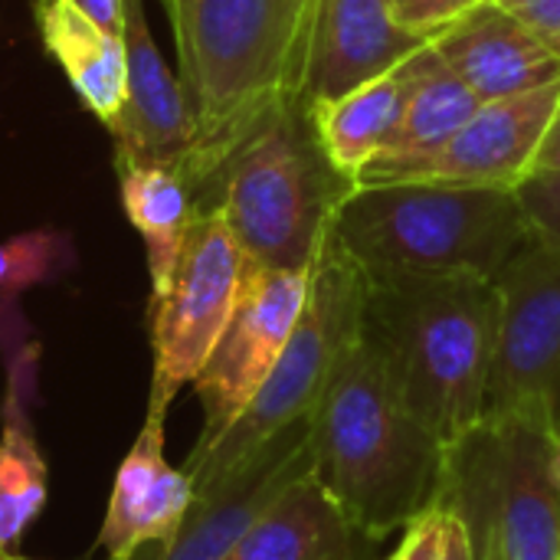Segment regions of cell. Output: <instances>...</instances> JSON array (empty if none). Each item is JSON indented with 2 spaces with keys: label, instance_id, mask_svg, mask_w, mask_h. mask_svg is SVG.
Listing matches in <instances>:
<instances>
[{
  "label": "cell",
  "instance_id": "obj_1",
  "mask_svg": "<svg viewBox=\"0 0 560 560\" xmlns=\"http://www.w3.org/2000/svg\"><path fill=\"white\" fill-rule=\"evenodd\" d=\"M312 456L315 479L377 545L436 509L446 450L404 407L368 328L341 358L312 413Z\"/></svg>",
  "mask_w": 560,
  "mask_h": 560
},
{
  "label": "cell",
  "instance_id": "obj_2",
  "mask_svg": "<svg viewBox=\"0 0 560 560\" xmlns=\"http://www.w3.org/2000/svg\"><path fill=\"white\" fill-rule=\"evenodd\" d=\"M318 0H194L177 43L194 144L177 171L197 207L230 154L302 98Z\"/></svg>",
  "mask_w": 560,
  "mask_h": 560
},
{
  "label": "cell",
  "instance_id": "obj_3",
  "mask_svg": "<svg viewBox=\"0 0 560 560\" xmlns=\"http://www.w3.org/2000/svg\"><path fill=\"white\" fill-rule=\"evenodd\" d=\"M495 312V285L482 276L368 279L364 328L381 345L404 407L443 450L486 417Z\"/></svg>",
  "mask_w": 560,
  "mask_h": 560
},
{
  "label": "cell",
  "instance_id": "obj_4",
  "mask_svg": "<svg viewBox=\"0 0 560 560\" xmlns=\"http://www.w3.org/2000/svg\"><path fill=\"white\" fill-rule=\"evenodd\" d=\"M331 233L368 279H495L535 230L518 190L381 184L354 187Z\"/></svg>",
  "mask_w": 560,
  "mask_h": 560
},
{
  "label": "cell",
  "instance_id": "obj_5",
  "mask_svg": "<svg viewBox=\"0 0 560 560\" xmlns=\"http://www.w3.org/2000/svg\"><path fill=\"white\" fill-rule=\"evenodd\" d=\"M351 190L354 180L331 164L312 108L295 98L230 154L197 213L220 210L253 266L308 272Z\"/></svg>",
  "mask_w": 560,
  "mask_h": 560
},
{
  "label": "cell",
  "instance_id": "obj_6",
  "mask_svg": "<svg viewBox=\"0 0 560 560\" xmlns=\"http://www.w3.org/2000/svg\"><path fill=\"white\" fill-rule=\"evenodd\" d=\"M558 433L532 413H486L446 450L436 509L456 515L476 558L560 560Z\"/></svg>",
  "mask_w": 560,
  "mask_h": 560
},
{
  "label": "cell",
  "instance_id": "obj_7",
  "mask_svg": "<svg viewBox=\"0 0 560 560\" xmlns=\"http://www.w3.org/2000/svg\"><path fill=\"white\" fill-rule=\"evenodd\" d=\"M364 305L368 279L331 233L312 266L305 308L272 374L246 413L210 450L187 456L184 472L190 476L194 492H207L226 482L269 440L295 423L312 420L331 374L364 328Z\"/></svg>",
  "mask_w": 560,
  "mask_h": 560
},
{
  "label": "cell",
  "instance_id": "obj_8",
  "mask_svg": "<svg viewBox=\"0 0 560 560\" xmlns=\"http://www.w3.org/2000/svg\"><path fill=\"white\" fill-rule=\"evenodd\" d=\"M249 259L220 210H200L184 236L171 285L151 299V397L148 417L164 420L180 387L194 384L226 331Z\"/></svg>",
  "mask_w": 560,
  "mask_h": 560
},
{
  "label": "cell",
  "instance_id": "obj_9",
  "mask_svg": "<svg viewBox=\"0 0 560 560\" xmlns=\"http://www.w3.org/2000/svg\"><path fill=\"white\" fill-rule=\"evenodd\" d=\"M492 285L499 312L486 413H532L560 436V243L532 233Z\"/></svg>",
  "mask_w": 560,
  "mask_h": 560
},
{
  "label": "cell",
  "instance_id": "obj_10",
  "mask_svg": "<svg viewBox=\"0 0 560 560\" xmlns=\"http://www.w3.org/2000/svg\"><path fill=\"white\" fill-rule=\"evenodd\" d=\"M308 282L312 269L279 272L249 262L240 305L207 364L194 377V394L203 407V427L187 456L210 450L246 413L299 325Z\"/></svg>",
  "mask_w": 560,
  "mask_h": 560
},
{
  "label": "cell",
  "instance_id": "obj_11",
  "mask_svg": "<svg viewBox=\"0 0 560 560\" xmlns=\"http://www.w3.org/2000/svg\"><path fill=\"white\" fill-rule=\"evenodd\" d=\"M560 102V79L482 102L479 112L430 158L400 167H371L354 177V187L381 184H446V187H499L518 190L532 174L541 138Z\"/></svg>",
  "mask_w": 560,
  "mask_h": 560
},
{
  "label": "cell",
  "instance_id": "obj_12",
  "mask_svg": "<svg viewBox=\"0 0 560 560\" xmlns=\"http://www.w3.org/2000/svg\"><path fill=\"white\" fill-rule=\"evenodd\" d=\"M312 469V420H305L269 440L226 482L194 492V505L174 538L144 545L125 560H233L240 541L262 512Z\"/></svg>",
  "mask_w": 560,
  "mask_h": 560
},
{
  "label": "cell",
  "instance_id": "obj_13",
  "mask_svg": "<svg viewBox=\"0 0 560 560\" xmlns=\"http://www.w3.org/2000/svg\"><path fill=\"white\" fill-rule=\"evenodd\" d=\"M128 98L108 125L115 164H164L180 171L194 144V115L184 82L167 69L141 0H121Z\"/></svg>",
  "mask_w": 560,
  "mask_h": 560
},
{
  "label": "cell",
  "instance_id": "obj_14",
  "mask_svg": "<svg viewBox=\"0 0 560 560\" xmlns=\"http://www.w3.org/2000/svg\"><path fill=\"white\" fill-rule=\"evenodd\" d=\"M430 39L397 20L394 0H318L302 102L322 105L404 66Z\"/></svg>",
  "mask_w": 560,
  "mask_h": 560
},
{
  "label": "cell",
  "instance_id": "obj_15",
  "mask_svg": "<svg viewBox=\"0 0 560 560\" xmlns=\"http://www.w3.org/2000/svg\"><path fill=\"white\" fill-rule=\"evenodd\" d=\"M430 46L479 102H499L560 79L558 56L495 0H482L440 26Z\"/></svg>",
  "mask_w": 560,
  "mask_h": 560
},
{
  "label": "cell",
  "instance_id": "obj_16",
  "mask_svg": "<svg viewBox=\"0 0 560 560\" xmlns=\"http://www.w3.org/2000/svg\"><path fill=\"white\" fill-rule=\"evenodd\" d=\"M190 505V476L174 469L164 456V420L144 417L138 440L115 472L108 512L98 528V548L108 560H125L144 545H161L174 538Z\"/></svg>",
  "mask_w": 560,
  "mask_h": 560
},
{
  "label": "cell",
  "instance_id": "obj_17",
  "mask_svg": "<svg viewBox=\"0 0 560 560\" xmlns=\"http://www.w3.org/2000/svg\"><path fill=\"white\" fill-rule=\"evenodd\" d=\"M371 548L381 545L361 535L308 472L262 512L233 560H354Z\"/></svg>",
  "mask_w": 560,
  "mask_h": 560
},
{
  "label": "cell",
  "instance_id": "obj_18",
  "mask_svg": "<svg viewBox=\"0 0 560 560\" xmlns=\"http://www.w3.org/2000/svg\"><path fill=\"white\" fill-rule=\"evenodd\" d=\"M7 397L0 427V551H10L46 505V459L33 430L36 348L3 338Z\"/></svg>",
  "mask_w": 560,
  "mask_h": 560
},
{
  "label": "cell",
  "instance_id": "obj_19",
  "mask_svg": "<svg viewBox=\"0 0 560 560\" xmlns=\"http://www.w3.org/2000/svg\"><path fill=\"white\" fill-rule=\"evenodd\" d=\"M46 52L62 66L82 105L108 128L128 98L125 39L102 30L72 0H33Z\"/></svg>",
  "mask_w": 560,
  "mask_h": 560
},
{
  "label": "cell",
  "instance_id": "obj_20",
  "mask_svg": "<svg viewBox=\"0 0 560 560\" xmlns=\"http://www.w3.org/2000/svg\"><path fill=\"white\" fill-rule=\"evenodd\" d=\"M479 105L482 102L476 98V92L427 43L410 56V92L400 125L387 148L364 171L400 167L430 158L479 112Z\"/></svg>",
  "mask_w": 560,
  "mask_h": 560
},
{
  "label": "cell",
  "instance_id": "obj_21",
  "mask_svg": "<svg viewBox=\"0 0 560 560\" xmlns=\"http://www.w3.org/2000/svg\"><path fill=\"white\" fill-rule=\"evenodd\" d=\"M410 92V59L341 98L308 105L318 138L331 164L345 177H358L394 138Z\"/></svg>",
  "mask_w": 560,
  "mask_h": 560
},
{
  "label": "cell",
  "instance_id": "obj_22",
  "mask_svg": "<svg viewBox=\"0 0 560 560\" xmlns=\"http://www.w3.org/2000/svg\"><path fill=\"white\" fill-rule=\"evenodd\" d=\"M121 180V203L131 226L148 249L151 299H158L177 269L184 236L197 217V197L190 184L164 164H115Z\"/></svg>",
  "mask_w": 560,
  "mask_h": 560
},
{
  "label": "cell",
  "instance_id": "obj_23",
  "mask_svg": "<svg viewBox=\"0 0 560 560\" xmlns=\"http://www.w3.org/2000/svg\"><path fill=\"white\" fill-rule=\"evenodd\" d=\"M62 240L49 230L20 233L0 243V305H10L20 292L46 282L62 266Z\"/></svg>",
  "mask_w": 560,
  "mask_h": 560
},
{
  "label": "cell",
  "instance_id": "obj_24",
  "mask_svg": "<svg viewBox=\"0 0 560 560\" xmlns=\"http://www.w3.org/2000/svg\"><path fill=\"white\" fill-rule=\"evenodd\" d=\"M518 197L532 220V230L545 240L560 243V171L528 177L518 187Z\"/></svg>",
  "mask_w": 560,
  "mask_h": 560
},
{
  "label": "cell",
  "instance_id": "obj_25",
  "mask_svg": "<svg viewBox=\"0 0 560 560\" xmlns=\"http://www.w3.org/2000/svg\"><path fill=\"white\" fill-rule=\"evenodd\" d=\"M476 3H482V0H394V10L407 30L430 39L440 26H446L459 13L472 10Z\"/></svg>",
  "mask_w": 560,
  "mask_h": 560
},
{
  "label": "cell",
  "instance_id": "obj_26",
  "mask_svg": "<svg viewBox=\"0 0 560 560\" xmlns=\"http://www.w3.org/2000/svg\"><path fill=\"white\" fill-rule=\"evenodd\" d=\"M560 59V0H495Z\"/></svg>",
  "mask_w": 560,
  "mask_h": 560
},
{
  "label": "cell",
  "instance_id": "obj_27",
  "mask_svg": "<svg viewBox=\"0 0 560 560\" xmlns=\"http://www.w3.org/2000/svg\"><path fill=\"white\" fill-rule=\"evenodd\" d=\"M440 551H443V509H433L400 535L397 548L384 560H440Z\"/></svg>",
  "mask_w": 560,
  "mask_h": 560
},
{
  "label": "cell",
  "instance_id": "obj_28",
  "mask_svg": "<svg viewBox=\"0 0 560 560\" xmlns=\"http://www.w3.org/2000/svg\"><path fill=\"white\" fill-rule=\"evenodd\" d=\"M440 560H476L472 541L463 528V522L450 512H443V551Z\"/></svg>",
  "mask_w": 560,
  "mask_h": 560
},
{
  "label": "cell",
  "instance_id": "obj_29",
  "mask_svg": "<svg viewBox=\"0 0 560 560\" xmlns=\"http://www.w3.org/2000/svg\"><path fill=\"white\" fill-rule=\"evenodd\" d=\"M551 171H560V102L558 108H555V115H551V125H548L545 138H541V148H538V154H535V164H532V174H528V177H535V174H551ZM528 177H525V180H528Z\"/></svg>",
  "mask_w": 560,
  "mask_h": 560
},
{
  "label": "cell",
  "instance_id": "obj_30",
  "mask_svg": "<svg viewBox=\"0 0 560 560\" xmlns=\"http://www.w3.org/2000/svg\"><path fill=\"white\" fill-rule=\"evenodd\" d=\"M85 16H92L102 30L121 36V0H72Z\"/></svg>",
  "mask_w": 560,
  "mask_h": 560
},
{
  "label": "cell",
  "instance_id": "obj_31",
  "mask_svg": "<svg viewBox=\"0 0 560 560\" xmlns=\"http://www.w3.org/2000/svg\"><path fill=\"white\" fill-rule=\"evenodd\" d=\"M167 20H171V30H174V46L184 39V30H187V16H190V7L194 0H161Z\"/></svg>",
  "mask_w": 560,
  "mask_h": 560
},
{
  "label": "cell",
  "instance_id": "obj_32",
  "mask_svg": "<svg viewBox=\"0 0 560 560\" xmlns=\"http://www.w3.org/2000/svg\"><path fill=\"white\" fill-rule=\"evenodd\" d=\"M354 560H381V548H371V551H364V555H358Z\"/></svg>",
  "mask_w": 560,
  "mask_h": 560
},
{
  "label": "cell",
  "instance_id": "obj_33",
  "mask_svg": "<svg viewBox=\"0 0 560 560\" xmlns=\"http://www.w3.org/2000/svg\"><path fill=\"white\" fill-rule=\"evenodd\" d=\"M555 476L560 479V436H558V443H555Z\"/></svg>",
  "mask_w": 560,
  "mask_h": 560
},
{
  "label": "cell",
  "instance_id": "obj_34",
  "mask_svg": "<svg viewBox=\"0 0 560 560\" xmlns=\"http://www.w3.org/2000/svg\"><path fill=\"white\" fill-rule=\"evenodd\" d=\"M476 560H505V558H502V555H499V551L492 548V551H486V555H479V558H476Z\"/></svg>",
  "mask_w": 560,
  "mask_h": 560
},
{
  "label": "cell",
  "instance_id": "obj_35",
  "mask_svg": "<svg viewBox=\"0 0 560 560\" xmlns=\"http://www.w3.org/2000/svg\"><path fill=\"white\" fill-rule=\"evenodd\" d=\"M0 560H33V558H23V555H10V551H0Z\"/></svg>",
  "mask_w": 560,
  "mask_h": 560
}]
</instances>
